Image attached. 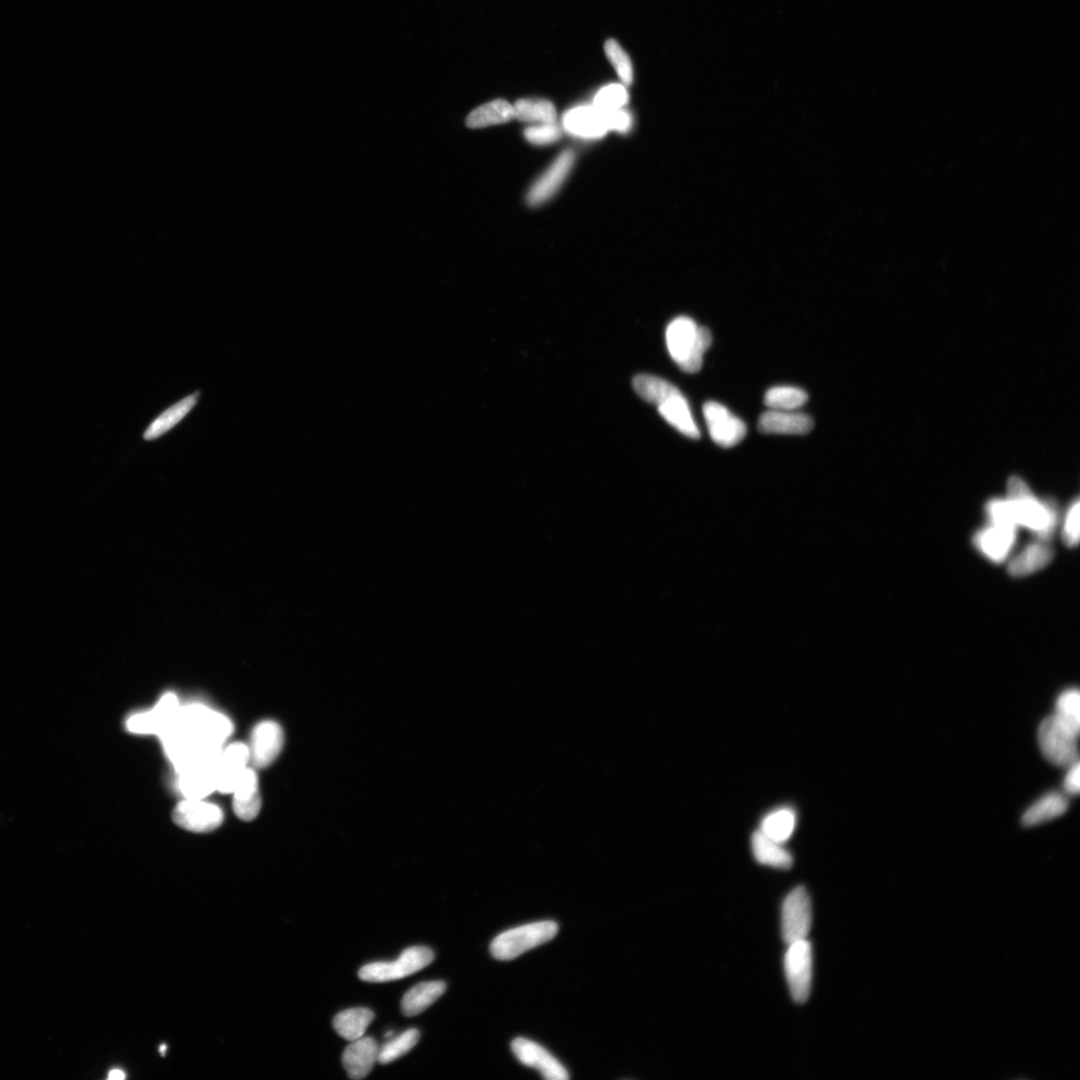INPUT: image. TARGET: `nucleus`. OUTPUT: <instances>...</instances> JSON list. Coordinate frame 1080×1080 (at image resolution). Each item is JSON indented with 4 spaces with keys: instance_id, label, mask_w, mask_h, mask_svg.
Here are the masks:
<instances>
[{
    "instance_id": "f257e3e1",
    "label": "nucleus",
    "mask_w": 1080,
    "mask_h": 1080,
    "mask_svg": "<svg viewBox=\"0 0 1080 1080\" xmlns=\"http://www.w3.org/2000/svg\"><path fill=\"white\" fill-rule=\"evenodd\" d=\"M712 336L708 328L700 327L690 318L673 319L666 329L670 355L681 369L699 372L705 352L712 347Z\"/></svg>"
},
{
    "instance_id": "f03ea898",
    "label": "nucleus",
    "mask_w": 1080,
    "mask_h": 1080,
    "mask_svg": "<svg viewBox=\"0 0 1080 1080\" xmlns=\"http://www.w3.org/2000/svg\"><path fill=\"white\" fill-rule=\"evenodd\" d=\"M1006 500L1017 527L1031 530L1042 540L1053 536L1058 520L1055 503L1037 500L1026 483L1018 478L1009 479Z\"/></svg>"
},
{
    "instance_id": "7ed1b4c3",
    "label": "nucleus",
    "mask_w": 1080,
    "mask_h": 1080,
    "mask_svg": "<svg viewBox=\"0 0 1080 1080\" xmlns=\"http://www.w3.org/2000/svg\"><path fill=\"white\" fill-rule=\"evenodd\" d=\"M175 724L191 740L219 749L234 732V724L227 715L201 703L180 705Z\"/></svg>"
},
{
    "instance_id": "20e7f679",
    "label": "nucleus",
    "mask_w": 1080,
    "mask_h": 1080,
    "mask_svg": "<svg viewBox=\"0 0 1080 1080\" xmlns=\"http://www.w3.org/2000/svg\"><path fill=\"white\" fill-rule=\"evenodd\" d=\"M558 933V924L550 921L512 928L494 938L490 944V954L496 960L511 961L532 948L551 941Z\"/></svg>"
},
{
    "instance_id": "39448f33",
    "label": "nucleus",
    "mask_w": 1080,
    "mask_h": 1080,
    "mask_svg": "<svg viewBox=\"0 0 1080 1080\" xmlns=\"http://www.w3.org/2000/svg\"><path fill=\"white\" fill-rule=\"evenodd\" d=\"M433 960L434 954L430 948L412 946L407 948L396 962H379L362 966L358 977L368 983L398 981L423 970Z\"/></svg>"
},
{
    "instance_id": "423d86ee",
    "label": "nucleus",
    "mask_w": 1080,
    "mask_h": 1080,
    "mask_svg": "<svg viewBox=\"0 0 1080 1080\" xmlns=\"http://www.w3.org/2000/svg\"><path fill=\"white\" fill-rule=\"evenodd\" d=\"M1077 738L1055 715L1048 716L1039 725V746L1045 759L1056 766L1068 767L1078 762Z\"/></svg>"
},
{
    "instance_id": "0eeeda50",
    "label": "nucleus",
    "mask_w": 1080,
    "mask_h": 1080,
    "mask_svg": "<svg viewBox=\"0 0 1080 1080\" xmlns=\"http://www.w3.org/2000/svg\"><path fill=\"white\" fill-rule=\"evenodd\" d=\"M784 972L793 1001L805 1003L813 984V948L807 938L787 944Z\"/></svg>"
},
{
    "instance_id": "6e6552de",
    "label": "nucleus",
    "mask_w": 1080,
    "mask_h": 1080,
    "mask_svg": "<svg viewBox=\"0 0 1080 1080\" xmlns=\"http://www.w3.org/2000/svg\"><path fill=\"white\" fill-rule=\"evenodd\" d=\"M813 923L812 902L802 886L786 896L782 907V934L786 944L804 940Z\"/></svg>"
},
{
    "instance_id": "1a4fd4ad",
    "label": "nucleus",
    "mask_w": 1080,
    "mask_h": 1080,
    "mask_svg": "<svg viewBox=\"0 0 1080 1080\" xmlns=\"http://www.w3.org/2000/svg\"><path fill=\"white\" fill-rule=\"evenodd\" d=\"M225 813L217 804L205 800H184L173 812L174 823L190 833L214 832L224 823Z\"/></svg>"
},
{
    "instance_id": "9d476101",
    "label": "nucleus",
    "mask_w": 1080,
    "mask_h": 1080,
    "mask_svg": "<svg viewBox=\"0 0 1080 1080\" xmlns=\"http://www.w3.org/2000/svg\"><path fill=\"white\" fill-rule=\"evenodd\" d=\"M703 416L711 438L722 448L731 449L738 446L748 432L745 423L719 402H706L703 406Z\"/></svg>"
},
{
    "instance_id": "9b49d317",
    "label": "nucleus",
    "mask_w": 1080,
    "mask_h": 1080,
    "mask_svg": "<svg viewBox=\"0 0 1080 1080\" xmlns=\"http://www.w3.org/2000/svg\"><path fill=\"white\" fill-rule=\"evenodd\" d=\"M179 709L177 694L167 692L154 709L129 716L126 728L130 733L159 736L175 722Z\"/></svg>"
},
{
    "instance_id": "f8f14e48",
    "label": "nucleus",
    "mask_w": 1080,
    "mask_h": 1080,
    "mask_svg": "<svg viewBox=\"0 0 1080 1080\" xmlns=\"http://www.w3.org/2000/svg\"><path fill=\"white\" fill-rule=\"evenodd\" d=\"M285 744V732L274 721L259 722L251 734L250 762L257 769H266L275 762Z\"/></svg>"
},
{
    "instance_id": "ddd939ff",
    "label": "nucleus",
    "mask_w": 1080,
    "mask_h": 1080,
    "mask_svg": "<svg viewBox=\"0 0 1080 1080\" xmlns=\"http://www.w3.org/2000/svg\"><path fill=\"white\" fill-rule=\"evenodd\" d=\"M511 1051L519 1061L527 1066L536 1068L540 1075L549 1080H567L569 1072L552 1056L547 1049L530 1039L519 1037L511 1044Z\"/></svg>"
},
{
    "instance_id": "4468645a",
    "label": "nucleus",
    "mask_w": 1080,
    "mask_h": 1080,
    "mask_svg": "<svg viewBox=\"0 0 1080 1080\" xmlns=\"http://www.w3.org/2000/svg\"><path fill=\"white\" fill-rule=\"evenodd\" d=\"M249 748L242 742H235L222 751L216 765L217 792L230 794L248 767Z\"/></svg>"
},
{
    "instance_id": "2eb2a0df",
    "label": "nucleus",
    "mask_w": 1080,
    "mask_h": 1080,
    "mask_svg": "<svg viewBox=\"0 0 1080 1080\" xmlns=\"http://www.w3.org/2000/svg\"><path fill=\"white\" fill-rule=\"evenodd\" d=\"M575 156L572 150H564L545 173L530 187L528 204L538 207L548 201L563 185L573 167Z\"/></svg>"
},
{
    "instance_id": "dca6fc26",
    "label": "nucleus",
    "mask_w": 1080,
    "mask_h": 1080,
    "mask_svg": "<svg viewBox=\"0 0 1080 1080\" xmlns=\"http://www.w3.org/2000/svg\"><path fill=\"white\" fill-rule=\"evenodd\" d=\"M234 812L239 820L252 822L257 819L261 810V796L257 773L251 767H247L234 792Z\"/></svg>"
},
{
    "instance_id": "f3484780",
    "label": "nucleus",
    "mask_w": 1080,
    "mask_h": 1080,
    "mask_svg": "<svg viewBox=\"0 0 1080 1080\" xmlns=\"http://www.w3.org/2000/svg\"><path fill=\"white\" fill-rule=\"evenodd\" d=\"M814 428V422L804 413L773 410L763 413L759 420V430L764 434H790L805 436Z\"/></svg>"
},
{
    "instance_id": "a211bd4d",
    "label": "nucleus",
    "mask_w": 1080,
    "mask_h": 1080,
    "mask_svg": "<svg viewBox=\"0 0 1080 1080\" xmlns=\"http://www.w3.org/2000/svg\"><path fill=\"white\" fill-rule=\"evenodd\" d=\"M379 1047L372 1037H360L346 1048L343 1066L351 1079L367 1077L378 1062Z\"/></svg>"
},
{
    "instance_id": "6ab92c4d",
    "label": "nucleus",
    "mask_w": 1080,
    "mask_h": 1080,
    "mask_svg": "<svg viewBox=\"0 0 1080 1080\" xmlns=\"http://www.w3.org/2000/svg\"><path fill=\"white\" fill-rule=\"evenodd\" d=\"M1016 530L1014 527L991 523V526L977 532L974 543L988 560L1002 562L1014 547Z\"/></svg>"
},
{
    "instance_id": "aec40b11",
    "label": "nucleus",
    "mask_w": 1080,
    "mask_h": 1080,
    "mask_svg": "<svg viewBox=\"0 0 1080 1080\" xmlns=\"http://www.w3.org/2000/svg\"><path fill=\"white\" fill-rule=\"evenodd\" d=\"M563 126L573 136L600 138L608 133L603 111L593 106L575 107L563 116Z\"/></svg>"
},
{
    "instance_id": "412c9836",
    "label": "nucleus",
    "mask_w": 1080,
    "mask_h": 1080,
    "mask_svg": "<svg viewBox=\"0 0 1080 1080\" xmlns=\"http://www.w3.org/2000/svg\"><path fill=\"white\" fill-rule=\"evenodd\" d=\"M658 407L661 417L683 436L692 439L701 438V431L692 418L689 402L681 391Z\"/></svg>"
},
{
    "instance_id": "4be33fe9",
    "label": "nucleus",
    "mask_w": 1080,
    "mask_h": 1080,
    "mask_svg": "<svg viewBox=\"0 0 1080 1080\" xmlns=\"http://www.w3.org/2000/svg\"><path fill=\"white\" fill-rule=\"evenodd\" d=\"M177 775V790L185 800H206L217 792L216 767H198Z\"/></svg>"
},
{
    "instance_id": "5701e85b",
    "label": "nucleus",
    "mask_w": 1080,
    "mask_h": 1080,
    "mask_svg": "<svg viewBox=\"0 0 1080 1080\" xmlns=\"http://www.w3.org/2000/svg\"><path fill=\"white\" fill-rule=\"evenodd\" d=\"M1054 559L1049 545L1036 542L1027 547L1009 563L1008 572L1015 578L1026 577L1046 567Z\"/></svg>"
},
{
    "instance_id": "b1692460",
    "label": "nucleus",
    "mask_w": 1080,
    "mask_h": 1080,
    "mask_svg": "<svg viewBox=\"0 0 1080 1080\" xmlns=\"http://www.w3.org/2000/svg\"><path fill=\"white\" fill-rule=\"evenodd\" d=\"M752 849L755 860L761 864L779 870H789L792 866V855L785 849L783 843L770 839L761 831L753 833Z\"/></svg>"
},
{
    "instance_id": "393cba45",
    "label": "nucleus",
    "mask_w": 1080,
    "mask_h": 1080,
    "mask_svg": "<svg viewBox=\"0 0 1080 1080\" xmlns=\"http://www.w3.org/2000/svg\"><path fill=\"white\" fill-rule=\"evenodd\" d=\"M443 982L421 983L413 986L402 997L401 1011L406 1016H416L425 1012L446 992Z\"/></svg>"
},
{
    "instance_id": "a878e982",
    "label": "nucleus",
    "mask_w": 1080,
    "mask_h": 1080,
    "mask_svg": "<svg viewBox=\"0 0 1080 1080\" xmlns=\"http://www.w3.org/2000/svg\"><path fill=\"white\" fill-rule=\"evenodd\" d=\"M198 400V393L188 396L181 399L173 407H170L160 416H158L144 434V439L147 441L156 440L163 437L164 434L173 429L178 423L183 420L188 413L194 409Z\"/></svg>"
},
{
    "instance_id": "bb28decb",
    "label": "nucleus",
    "mask_w": 1080,
    "mask_h": 1080,
    "mask_svg": "<svg viewBox=\"0 0 1080 1080\" xmlns=\"http://www.w3.org/2000/svg\"><path fill=\"white\" fill-rule=\"evenodd\" d=\"M375 1017V1014L368 1008H351L337 1014L333 1018L332 1024L336 1032L341 1037L347 1039V1041L355 1042L357 1039L365 1035L368 1027Z\"/></svg>"
},
{
    "instance_id": "cd10ccee",
    "label": "nucleus",
    "mask_w": 1080,
    "mask_h": 1080,
    "mask_svg": "<svg viewBox=\"0 0 1080 1080\" xmlns=\"http://www.w3.org/2000/svg\"><path fill=\"white\" fill-rule=\"evenodd\" d=\"M514 118L513 106L503 99L483 105L471 111L467 118L469 128H483L503 125Z\"/></svg>"
},
{
    "instance_id": "c85d7f7f",
    "label": "nucleus",
    "mask_w": 1080,
    "mask_h": 1080,
    "mask_svg": "<svg viewBox=\"0 0 1080 1080\" xmlns=\"http://www.w3.org/2000/svg\"><path fill=\"white\" fill-rule=\"evenodd\" d=\"M1068 809L1066 797L1061 793H1049L1039 800L1023 816L1024 826H1034L1056 819Z\"/></svg>"
},
{
    "instance_id": "c756f323",
    "label": "nucleus",
    "mask_w": 1080,
    "mask_h": 1080,
    "mask_svg": "<svg viewBox=\"0 0 1080 1080\" xmlns=\"http://www.w3.org/2000/svg\"><path fill=\"white\" fill-rule=\"evenodd\" d=\"M513 106L514 118L526 123L554 124L557 109L547 99H520Z\"/></svg>"
},
{
    "instance_id": "7c9ffc66",
    "label": "nucleus",
    "mask_w": 1080,
    "mask_h": 1080,
    "mask_svg": "<svg viewBox=\"0 0 1080 1080\" xmlns=\"http://www.w3.org/2000/svg\"><path fill=\"white\" fill-rule=\"evenodd\" d=\"M796 825V815L791 809H782L767 814L762 822L761 832L770 839L784 843L791 839Z\"/></svg>"
},
{
    "instance_id": "2f4dec72",
    "label": "nucleus",
    "mask_w": 1080,
    "mask_h": 1080,
    "mask_svg": "<svg viewBox=\"0 0 1080 1080\" xmlns=\"http://www.w3.org/2000/svg\"><path fill=\"white\" fill-rule=\"evenodd\" d=\"M633 388L641 399L658 406L680 392V389L671 385V383L658 377L649 375L635 377L633 379Z\"/></svg>"
},
{
    "instance_id": "473e14b6",
    "label": "nucleus",
    "mask_w": 1080,
    "mask_h": 1080,
    "mask_svg": "<svg viewBox=\"0 0 1080 1080\" xmlns=\"http://www.w3.org/2000/svg\"><path fill=\"white\" fill-rule=\"evenodd\" d=\"M809 400L807 393L794 387H775L767 390L764 403L773 410L793 411L805 405Z\"/></svg>"
},
{
    "instance_id": "72a5a7b5",
    "label": "nucleus",
    "mask_w": 1080,
    "mask_h": 1080,
    "mask_svg": "<svg viewBox=\"0 0 1080 1080\" xmlns=\"http://www.w3.org/2000/svg\"><path fill=\"white\" fill-rule=\"evenodd\" d=\"M419 1037L418 1029L410 1028L399 1036L391 1038L389 1043L379 1048L378 1062L380 1065H389L397 1061L418 1045Z\"/></svg>"
},
{
    "instance_id": "f704fd0d",
    "label": "nucleus",
    "mask_w": 1080,
    "mask_h": 1080,
    "mask_svg": "<svg viewBox=\"0 0 1080 1080\" xmlns=\"http://www.w3.org/2000/svg\"><path fill=\"white\" fill-rule=\"evenodd\" d=\"M1055 718L1068 730L1078 736L1080 729V694L1077 690H1068L1059 696L1055 706Z\"/></svg>"
},
{
    "instance_id": "c9c22d12",
    "label": "nucleus",
    "mask_w": 1080,
    "mask_h": 1080,
    "mask_svg": "<svg viewBox=\"0 0 1080 1080\" xmlns=\"http://www.w3.org/2000/svg\"><path fill=\"white\" fill-rule=\"evenodd\" d=\"M604 52L621 82L625 86H631L633 82V69L628 54L614 39H610L605 43Z\"/></svg>"
},
{
    "instance_id": "e433bc0d",
    "label": "nucleus",
    "mask_w": 1080,
    "mask_h": 1080,
    "mask_svg": "<svg viewBox=\"0 0 1080 1080\" xmlns=\"http://www.w3.org/2000/svg\"><path fill=\"white\" fill-rule=\"evenodd\" d=\"M627 88L621 85H611L600 90L594 98L593 107L604 111L621 109L629 102Z\"/></svg>"
},
{
    "instance_id": "4c0bfd02",
    "label": "nucleus",
    "mask_w": 1080,
    "mask_h": 1080,
    "mask_svg": "<svg viewBox=\"0 0 1080 1080\" xmlns=\"http://www.w3.org/2000/svg\"><path fill=\"white\" fill-rule=\"evenodd\" d=\"M524 136L532 145L547 146L560 139L561 129L555 124H540L527 128Z\"/></svg>"
},
{
    "instance_id": "58836bf2",
    "label": "nucleus",
    "mask_w": 1080,
    "mask_h": 1080,
    "mask_svg": "<svg viewBox=\"0 0 1080 1080\" xmlns=\"http://www.w3.org/2000/svg\"><path fill=\"white\" fill-rule=\"evenodd\" d=\"M1079 500H1076L1069 507L1064 528V540L1068 547L1075 548L1079 542Z\"/></svg>"
},
{
    "instance_id": "ea45409f",
    "label": "nucleus",
    "mask_w": 1080,
    "mask_h": 1080,
    "mask_svg": "<svg viewBox=\"0 0 1080 1080\" xmlns=\"http://www.w3.org/2000/svg\"><path fill=\"white\" fill-rule=\"evenodd\" d=\"M604 116L609 131L614 130L618 131V133L625 134L631 127L632 119L627 111L622 109L607 111V113H604Z\"/></svg>"
},
{
    "instance_id": "a19ab883",
    "label": "nucleus",
    "mask_w": 1080,
    "mask_h": 1080,
    "mask_svg": "<svg viewBox=\"0 0 1080 1080\" xmlns=\"http://www.w3.org/2000/svg\"><path fill=\"white\" fill-rule=\"evenodd\" d=\"M1065 789L1068 794L1077 795L1080 791V765L1079 762L1066 767Z\"/></svg>"
},
{
    "instance_id": "79ce46f5",
    "label": "nucleus",
    "mask_w": 1080,
    "mask_h": 1080,
    "mask_svg": "<svg viewBox=\"0 0 1080 1080\" xmlns=\"http://www.w3.org/2000/svg\"><path fill=\"white\" fill-rule=\"evenodd\" d=\"M126 1077L127 1076H126V1073L124 1071H121V1069H119V1068L113 1069V1071H111L108 1075V1079H110V1080H123V1079H126Z\"/></svg>"
},
{
    "instance_id": "37998d69",
    "label": "nucleus",
    "mask_w": 1080,
    "mask_h": 1080,
    "mask_svg": "<svg viewBox=\"0 0 1080 1080\" xmlns=\"http://www.w3.org/2000/svg\"><path fill=\"white\" fill-rule=\"evenodd\" d=\"M166 1048H167V1046L163 1045L160 1047V1051L164 1053L166 1051Z\"/></svg>"
},
{
    "instance_id": "c03bdc74",
    "label": "nucleus",
    "mask_w": 1080,
    "mask_h": 1080,
    "mask_svg": "<svg viewBox=\"0 0 1080 1080\" xmlns=\"http://www.w3.org/2000/svg\"><path fill=\"white\" fill-rule=\"evenodd\" d=\"M392 1035H393V1033H392V1032H389V1034L386 1035V1037H387V1038H390Z\"/></svg>"
}]
</instances>
